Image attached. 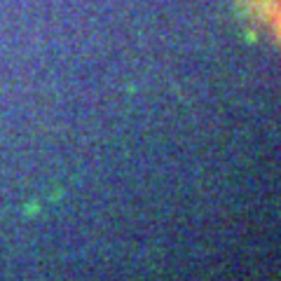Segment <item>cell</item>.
<instances>
[{"label":"cell","instance_id":"obj_1","mask_svg":"<svg viewBox=\"0 0 281 281\" xmlns=\"http://www.w3.org/2000/svg\"><path fill=\"white\" fill-rule=\"evenodd\" d=\"M242 3L260 24H265L272 33L281 38V0H242Z\"/></svg>","mask_w":281,"mask_h":281}]
</instances>
